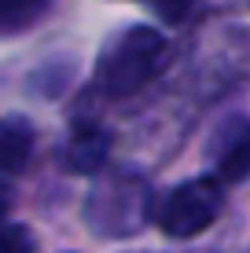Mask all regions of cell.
<instances>
[{
    "label": "cell",
    "instance_id": "3957f363",
    "mask_svg": "<svg viewBox=\"0 0 250 253\" xmlns=\"http://www.w3.org/2000/svg\"><path fill=\"white\" fill-rule=\"evenodd\" d=\"M136 209H148V191L144 184L133 180H110L107 187H96L89 198V220L100 235H133L140 231L144 213Z\"/></svg>",
    "mask_w": 250,
    "mask_h": 253
},
{
    "label": "cell",
    "instance_id": "9c48e42d",
    "mask_svg": "<svg viewBox=\"0 0 250 253\" xmlns=\"http://www.w3.org/2000/svg\"><path fill=\"white\" fill-rule=\"evenodd\" d=\"M151 4H154V11H158L166 22H184L188 15H192L195 0H151Z\"/></svg>",
    "mask_w": 250,
    "mask_h": 253
},
{
    "label": "cell",
    "instance_id": "52a82bcc",
    "mask_svg": "<svg viewBox=\"0 0 250 253\" xmlns=\"http://www.w3.org/2000/svg\"><path fill=\"white\" fill-rule=\"evenodd\" d=\"M55 0H0V37H15L37 26Z\"/></svg>",
    "mask_w": 250,
    "mask_h": 253
},
{
    "label": "cell",
    "instance_id": "8992f818",
    "mask_svg": "<svg viewBox=\"0 0 250 253\" xmlns=\"http://www.w3.org/2000/svg\"><path fill=\"white\" fill-rule=\"evenodd\" d=\"M33 154V125L22 118H7L0 125V172H22Z\"/></svg>",
    "mask_w": 250,
    "mask_h": 253
},
{
    "label": "cell",
    "instance_id": "30bf717a",
    "mask_svg": "<svg viewBox=\"0 0 250 253\" xmlns=\"http://www.w3.org/2000/svg\"><path fill=\"white\" fill-rule=\"evenodd\" d=\"M7 209H11V191H7V184H0V228L7 220Z\"/></svg>",
    "mask_w": 250,
    "mask_h": 253
},
{
    "label": "cell",
    "instance_id": "ba28073f",
    "mask_svg": "<svg viewBox=\"0 0 250 253\" xmlns=\"http://www.w3.org/2000/svg\"><path fill=\"white\" fill-rule=\"evenodd\" d=\"M0 253H37V239L22 224H4L0 228Z\"/></svg>",
    "mask_w": 250,
    "mask_h": 253
},
{
    "label": "cell",
    "instance_id": "7a4b0ae2",
    "mask_svg": "<svg viewBox=\"0 0 250 253\" xmlns=\"http://www.w3.org/2000/svg\"><path fill=\"white\" fill-rule=\"evenodd\" d=\"M221 206H225V191H221L217 176L184 180L166 195V202L158 209V228L169 239H195L217 220Z\"/></svg>",
    "mask_w": 250,
    "mask_h": 253
},
{
    "label": "cell",
    "instance_id": "277c9868",
    "mask_svg": "<svg viewBox=\"0 0 250 253\" xmlns=\"http://www.w3.org/2000/svg\"><path fill=\"white\" fill-rule=\"evenodd\" d=\"M110 154V132L100 125H92V121H85V125L74 128L70 143H66V169L74 172H96L103 162H107Z\"/></svg>",
    "mask_w": 250,
    "mask_h": 253
},
{
    "label": "cell",
    "instance_id": "6da1fadb",
    "mask_svg": "<svg viewBox=\"0 0 250 253\" xmlns=\"http://www.w3.org/2000/svg\"><path fill=\"white\" fill-rule=\"evenodd\" d=\"M166 59H169L166 37L154 26H129L100 51L96 88L107 95H133L158 77Z\"/></svg>",
    "mask_w": 250,
    "mask_h": 253
},
{
    "label": "cell",
    "instance_id": "5b68a950",
    "mask_svg": "<svg viewBox=\"0 0 250 253\" xmlns=\"http://www.w3.org/2000/svg\"><path fill=\"white\" fill-rule=\"evenodd\" d=\"M250 176V121H239L217 151V180L239 184Z\"/></svg>",
    "mask_w": 250,
    "mask_h": 253
}]
</instances>
